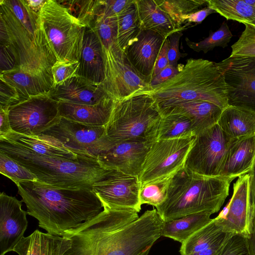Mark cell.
Wrapping results in <instances>:
<instances>
[{
  "label": "cell",
  "instance_id": "cell-22",
  "mask_svg": "<svg viewBox=\"0 0 255 255\" xmlns=\"http://www.w3.org/2000/svg\"><path fill=\"white\" fill-rule=\"evenodd\" d=\"M0 141L42 156L70 160L84 156L72 151L59 140L48 135H26L12 131L0 137Z\"/></svg>",
  "mask_w": 255,
  "mask_h": 255
},
{
  "label": "cell",
  "instance_id": "cell-42",
  "mask_svg": "<svg viewBox=\"0 0 255 255\" xmlns=\"http://www.w3.org/2000/svg\"><path fill=\"white\" fill-rule=\"evenodd\" d=\"M79 64V62L57 61L51 69L54 86L59 85L68 79L77 76Z\"/></svg>",
  "mask_w": 255,
  "mask_h": 255
},
{
  "label": "cell",
  "instance_id": "cell-5",
  "mask_svg": "<svg viewBox=\"0 0 255 255\" xmlns=\"http://www.w3.org/2000/svg\"><path fill=\"white\" fill-rule=\"evenodd\" d=\"M0 151L22 165L37 181L63 189H90L109 170L96 157L83 156L76 160L37 155L0 141Z\"/></svg>",
  "mask_w": 255,
  "mask_h": 255
},
{
  "label": "cell",
  "instance_id": "cell-19",
  "mask_svg": "<svg viewBox=\"0 0 255 255\" xmlns=\"http://www.w3.org/2000/svg\"><path fill=\"white\" fill-rule=\"evenodd\" d=\"M166 38L155 31L142 30L126 51L131 65L150 81L156 59Z\"/></svg>",
  "mask_w": 255,
  "mask_h": 255
},
{
  "label": "cell",
  "instance_id": "cell-44",
  "mask_svg": "<svg viewBox=\"0 0 255 255\" xmlns=\"http://www.w3.org/2000/svg\"><path fill=\"white\" fill-rule=\"evenodd\" d=\"M0 108L8 110L22 102L16 88L0 78Z\"/></svg>",
  "mask_w": 255,
  "mask_h": 255
},
{
  "label": "cell",
  "instance_id": "cell-32",
  "mask_svg": "<svg viewBox=\"0 0 255 255\" xmlns=\"http://www.w3.org/2000/svg\"><path fill=\"white\" fill-rule=\"evenodd\" d=\"M135 0L117 16V32L119 44L126 53L137 37L140 31Z\"/></svg>",
  "mask_w": 255,
  "mask_h": 255
},
{
  "label": "cell",
  "instance_id": "cell-4",
  "mask_svg": "<svg viewBox=\"0 0 255 255\" xmlns=\"http://www.w3.org/2000/svg\"><path fill=\"white\" fill-rule=\"evenodd\" d=\"M149 94L158 109L184 102L202 100L223 110L228 106L224 77L216 63L202 58L187 59L179 73Z\"/></svg>",
  "mask_w": 255,
  "mask_h": 255
},
{
  "label": "cell",
  "instance_id": "cell-17",
  "mask_svg": "<svg viewBox=\"0 0 255 255\" xmlns=\"http://www.w3.org/2000/svg\"><path fill=\"white\" fill-rule=\"evenodd\" d=\"M251 213L248 173L239 177L234 183L233 195L227 211L215 219L223 232L243 235L247 238Z\"/></svg>",
  "mask_w": 255,
  "mask_h": 255
},
{
  "label": "cell",
  "instance_id": "cell-9",
  "mask_svg": "<svg viewBox=\"0 0 255 255\" xmlns=\"http://www.w3.org/2000/svg\"><path fill=\"white\" fill-rule=\"evenodd\" d=\"M194 139V137L153 142L138 177L140 184L171 177L185 167Z\"/></svg>",
  "mask_w": 255,
  "mask_h": 255
},
{
  "label": "cell",
  "instance_id": "cell-24",
  "mask_svg": "<svg viewBox=\"0 0 255 255\" xmlns=\"http://www.w3.org/2000/svg\"><path fill=\"white\" fill-rule=\"evenodd\" d=\"M115 102L116 100L110 97L93 105L59 102V112L61 117L83 125L106 127Z\"/></svg>",
  "mask_w": 255,
  "mask_h": 255
},
{
  "label": "cell",
  "instance_id": "cell-46",
  "mask_svg": "<svg viewBox=\"0 0 255 255\" xmlns=\"http://www.w3.org/2000/svg\"><path fill=\"white\" fill-rule=\"evenodd\" d=\"M248 253L246 237L235 234L229 240L221 255H246Z\"/></svg>",
  "mask_w": 255,
  "mask_h": 255
},
{
  "label": "cell",
  "instance_id": "cell-26",
  "mask_svg": "<svg viewBox=\"0 0 255 255\" xmlns=\"http://www.w3.org/2000/svg\"><path fill=\"white\" fill-rule=\"evenodd\" d=\"M71 245L70 240L66 237L36 230L28 237H23L13 252L18 255H63Z\"/></svg>",
  "mask_w": 255,
  "mask_h": 255
},
{
  "label": "cell",
  "instance_id": "cell-35",
  "mask_svg": "<svg viewBox=\"0 0 255 255\" xmlns=\"http://www.w3.org/2000/svg\"><path fill=\"white\" fill-rule=\"evenodd\" d=\"M158 6L169 16L176 29L183 31L182 17L207 6V0H155Z\"/></svg>",
  "mask_w": 255,
  "mask_h": 255
},
{
  "label": "cell",
  "instance_id": "cell-38",
  "mask_svg": "<svg viewBox=\"0 0 255 255\" xmlns=\"http://www.w3.org/2000/svg\"><path fill=\"white\" fill-rule=\"evenodd\" d=\"M171 177L140 184L139 197L141 205L146 204L156 208L162 204L166 197Z\"/></svg>",
  "mask_w": 255,
  "mask_h": 255
},
{
  "label": "cell",
  "instance_id": "cell-14",
  "mask_svg": "<svg viewBox=\"0 0 255 255\" xmlns=\"http://www.w3.org/2000/svg\"><path fill=\"white\" fill-rule=\"evenodd\" d=\"M42 134L56 138L80 155L96 158L107 137L105 126H87L62 117Z\"/></svg>",
  "mask_w": 255,
  "mask_h": 255
},
{
  "label": "cell",
  "instance_id": "cell-57",
  "mask_svg": "<svg viewBox=\"0 0 255 255\" xmlns=\"http://www.w3.org/2000/svg\"><path fill=\"white\" fill-rule=\"evenodd\" d=\"M250 23V24H251L252 25H255V19L254 20H253L252 22H251L250 23Z\"/></svg>",
  "mask_w": 255,
  "mask_h": 255
},
{
  "label": "cell",
  "instance_id": "cell-1",
  "mask_svg": "<svg viewBox=\"0 0 255 255\" xmlns=\"http://www.w3.org/2000/svg\"><path fill=\"white\" fill-rule=\"evenodd\" d=\"M132 209H103L62 236L71 247L63 255H147L161 237L164 221L155 208L140 216Z\"/></svg>",
  "mask_w": 255,
  "mask_h": 255
},
{
  "label": "cell",
  "instance_id": "cell-52",
  "mask_svg": "<svg viewBox=\"0 0 255 255\" xmlns=\"http://www.w3.org/2000/svg\"><path fill=\"white\" fill-rule=\"evenodd\" d=\"M246 239L249 255H255V204L252 208L249 234Z\"/></svg>",
  "mask_w": 255,
  "mask_h": 255
},
{
  "label": "cell",
  "instance_id": "cell-30",
  "mask_svg": "<svg viewBox=\"0 0 255 255\" xmlns=\"http://www.w3.org/2000/svg\"><path fill=\"white\" fill-rule=\"evenodd\" d=\"M211 215L209 213H197L164 222L161 236L182 244L209 223L212 220Z\"/></svg>",
  "mask_w": 255,
  "mask_h": 255
},
{
  "label": "cell",
  "instance_id": "cell-34",
  "mask_svg": "<svg viewBox=\"0 0 255 255\" xmlns=\"http://www.w3.org/2000/svg\"><path fill=\"white\" fill-rule=\"evenodd\" d=\"M223 231L216 221L212 220L181 244V255H191L205 250L221 236Z\"/></svg>",
  "mask_w": 255,
  "mask_h": 255
},
{
  "label": "cell",
  "instance_id": "cell-15",
  "mask_svg": "<svg viewBox=\"0 0 255 255\" xmlns=\"http://www.w3.org/2000/svg\"><path fill=\"white\" fill-rule=\"evenodd\" d=\"M151 144L149 142L112 140L109 146L98 153L97 158L106 169L116 170L138 177Z\"/></svg>",
  "mask_w": 255,
  "mask_h": 255
},
{
  "label": "cell",
  "instance_id": "cell-12",
  "mask_svg": "<svg viewBox=\"0 0 255 255\" xmlns=\"http://www.w3.org/2000/svg\"><path fill=\"white\" fill-rule=\"evenodd\" d=\"M216 65L224 77L228 105L255 113V57H229Z\"/></svg>",
  "mask_w": 255,
  "mask_h": 255
},
{
  "label": "cell",
  "instance_id": "cell-54",
  "mask_svg": "<svg viewBox=\"0 0 255 255\" xmlns=\"http://www.w3.org/2000/svg\"><path fill=\"white\" fill-rule=\"evenodd\" d=\"M250 175V202L251 210L255 204V161Z\"/></svg>",
  "mask_w": 255,
  "mask_h": 255
},
{
  "label": "cell",
  "instance_id": "cell-8",
  "mask_svg": "<svg viewBox=\"0 0 255 255\" xmlns=\"http://www.w3.org/2000/svg\"><path fill=\"white\" fill-rule=\"evenodd\" d=\"M39 16L57 61L79 62L87 26L56 0H47Z\"/></svg>",
  "mask_w": 255,
  "mask_h": 255
},
{
  "label": "cell",
  "instance_id": "cell-29",
  "mask_svg": "<svg viewBox=\"0 0 255 255\" xmlns=\"http://www.w3.org/2000/svg\"><path fill=\"white\" fill-rule=\"evenodd\" d=\"M0 78L16 88L22 101L31 97L49 93L54 86L51 79L32 75L20 69L1 73Z\"/></svg>",
  "mask_w": 255,
  "mask_h": 255
},
{
  "label": "cell",
  "instance_id": "cell-45",
  "mask_svg": "<svg viewBox=\"0 0 255 255\" xmlns=\"http://www.w3.org/2000/svg\"><path fill=\"white\" fill-rule=\"evenodd\" d=\"M0 74L18 69L15 53L8 44H0Z\"/></svg>",
  "mask_w": 255,
  "mask_h": 255
},
{
  "label": "cell",
  "instance_id": "cell-47",
  "mask_svg": "<svg viewBox=\"0 0 255 255\" xmlns=\"http://www.w3.org/2000/svg\"><path fill=\"white\" fill-rule=\"evenodd\" d=\"M182 35V31H176L168 37L169 47L167 56L168 64L170 65L177 66V62L180 58L187 55V53H182L179 51V41Z\"/></svg>",
  "mask_w": 255,
  "mask_h": 255
},
{
  "label": "cell",
  "instance_id": "cell-20",
  "mask_svg": "<svg viewBox=\"0 0 255 255\" xmlns=\"http://www.w3.org/2000/svg\"><path fill=\"white\" fill-rule=\"evenodd\" d=\"M49 95L59 102L91 105L111 97L102 85L92 83L78 76L54 86Z\"/></svg>",
  "mask_w": 255,
  "mask_h": 255
},
{
  "label": "cell",
  "instance_id": "cell-28",
  "mask_svg": "<svg viewBox=\"0 0 255 255\" xmlns=\"http://www.w3.org/2000/svg\"><path fill=\"white\" fill-rule=\"evenodd\" d=\"M140 30L158 33L164 38L177 30L169 16L155 0H135Z\"/></svg>",
  "mask_w": 255,
  "mask_h": 255
},
{
  "label": "cell",
  "instance_id": "cell-16",
  "mask_svg": "<svg viewBox=\"0 0 255 255\" xmlns=\"http://www.w3.org/2000/svg\"><path fill=\"white\" fill-rule=\"evenodd\" d=\"M89 27L97 33L102 44L106 68L105 88L125 70L128 62L118 40L117 16L106 17L98 13Z\"/></svg>",
  "mask_w": 255,
  "mask_h": 255
},
{
  "label": "cell",
  "instance_id": "cell-33",
  "mask_svg": "<svg viewBox=\"0 0 255 255\" xmlns=\"http://www.w3.org/2000/svg\"><path fill=\"white\" fill-rule=\"evenodd\" d=\"M207 6L226 18L239 22L250 23L255 19V7L245 0H207Z\"/></svg>",
  "mask_w": 255,
  "mask_h": 255
},
{
  "label": "cell",
  "instance_id": "cell-11",
  "mask_svg": "<svg viewBox=\"0 0 255 255\" xmlns=\"http://www.w3.org/2000/svg\"><path fill=\"white\" fill-rule=\"evenodd\" d=\"M232 139L218 124L195 136L185 167L203 175L220 176Z\"/></svg>",
  "mask_w": 255,
  "mask_h": 255
},
{
  "label": "cell",
  "instance_id": "cell-53",
  "mask_svg": "<svg viewBox=\"0 0 255 255\" xmlns=\"http://www.w3.org/2000/svg\"><path fill=\"white\" fill-rule=\"evenodd\" d=\"M12 131L8 117V110L0 108V137Z\"/></svg>",
  "mask_w": 255,
  "mask_h": 255
},
{
  "label": "cell",
  "instance_id": "cell-21",
  "mask_svg": "<svg viewBox=\"0 0 255 255\" xmlns=\"http://www.w3.org/2000/svg\"><path fill=\"white\" fill-rule=\"evenodd\" d=\"M77 76L96 85H102L106 80V68L103 48L96 31L86 27Z\"/></svg>",
  "mask_w": 255,
  "mask_h": 255
},
{
  "label": "cell",
  "instance_id": "cell-50",
  "mask_svg": "<svg viewBox=\"0 0 255 255\" xmlns=\"http://www.w3.org/2000/svg\"><path fill=\"white\" fill-rule=\"evenodd\" d=\"M183 66V64H178L175 67L168 64L151 80L150 86L153 87L159 85L174 77L179 73Z\"/></svg>",
  "mask_w": 255,
  "mask_h": 255
},
{
  "label": "cell",
  "instance_id": "cell-13",
  "mask_svg": "<svg viewBox=\"0 0 255 255\" xmlns=\"http://www.w3.org/2000/svg\"><path fill=\"white\" fill-rule=\"evenodd\" d=\"M140 183L137 176L116 170H109L94 183L92 190L101 202L103 209H132L139 212Z\"/></svg>",
  "mask_w": 255,
  "mask_h": 255
},
{
  "label": "cell",
  "instance_id": "cell-2",
  "mask_svg": "<svg viewBox=\"0 0 255 255\" xmlns=\"http://www.w3.org/2000/svg\"><path fill=\"white\" fill-rule=\"evenodd\" d=\"M16 185L27 214L51 235L62 236L103 210L92 189L57 188L38 181L19 182Z\"/></svg>",
  "mask_w": 255,
  "mask_h": 255
},
{
  "label": "cell",
  "instance_id": "cell-23",
  "mask_svg": "<svg viewBox=\"0 0 255 255\" xmlns=\"http://www.w3.org/2000/svg\"><path fill=\"white\" fill-rule=\"evenodd\" d=\"M161 116L176 114L192 121L195 136L217 124L223 110L211 102L196 100L158 109Z\"/></svg>",
  "mask_w": 255,
  "mask_h": 255
},
{
  "label": "cell",
  "instance_id": "cell-10",
  "mask_svg": "<svg viewBox=\"0 0 255 255\" xmlns=\"http://www.w3.org/2000/svg\"><path fill=\"white\" fill-rule=\"evenodd\" d=\"M59 102L49 93L33 96L10 107L8 117L13 131L39 136L56 124L61 117Z\"/></svg>",
  "mask_w": 255,
  "mask_h": 255
},
{
  "label": "cell",
  "instance_id": "cell-18",
  "mask_svg": "<svg viewBox=\"0 0 255 255\" xmlns=\"http://www.w3.org/2000/svg\"><path fill=\"white\" fill-rule=\"evenodd\" d=\"M22 201L1 192L0 194V255L13 251L27 228V211Z\"/></svg>",
  "mask_w": 255,
  "mask_h": 255
},
{
  "label": "cell",
  "instance_id": "cell-6",
  "mask_svg": "<svg viewBox=\"0 0 255 255\" xmlns=\"http://www.w3.org/2000/svg\"><path fill=\"white\" fill-rule=\"evenodd\" d=\"M160 113L149 94L116 100L106 126L108 137L115 142L156 140Z\"/></svg>",
  "mask_w": 255,
  "mask_h": 255
},
{
  "label": "cell",
  "instance_id": "cell-37",
  "mask_svg": "<svg viewBox=\"0 0 255 255\" xmlns=\"http://www.w3.org/2000/svg\"><path fill=\"white\" fill-rule=\"evenodd\" d=\"M233 36L227 23L224 21L218 30L210 31L209 36L203 40L195 42L186 37L185 41L187 46L194 51L207 53L216 47L225 48Z\"/></svg>",
  "mask_w": 255,
  "mask_h": 255
},
{
  "label": "cell",
  "instance_id": "cell-25",
  "mask_svg": "<svg viewBox=\"0 0 255 255\" xmlns=\"http://www.w3.org/2000/svg\"><path fill=\"white\" fill-rule=\"evenodd\" d=\"M255 161V135L233 138L220 176L234 180L248 174Z\"/></svg>",
  "mask_w": 255,
  "mask_h": 255
},
{
  "label": "cell",
  "instance_id": "cell-41",
  "mask_svg": "<svg viewBox=\"0 0 255 255\" xmlns=\"http://www.w3.org/2000/svg\"><path fill=\"white\" fill-rule=\"evenodd\" d=\"M243 24L245 29L239 39L232 45L230 57H255V25Z\"/></svg>",
  "mask_w": 255,
  "mask_h": 255
},
{
  "label": "cell",
  "instance_id": "cell-36",
  "mask_svg": "<svg viewBox=\"0 0 255 255\" xmlns=\"http://www.w3.org/2000/svg\"><path fill=\"white\" fill-rule=\"evenodd\" d=\"M13 13L22 25L32 35L46 38L42 29L39 14L28 6L26 0H1Z\"/></svg>",
  "mask_w": 255,
  "mask_h": 255
},
{
  "label": "cell",
  "instance_id": "cell-55",
  "mask_svg": "<svg viewBox=\"0 0 255 255\" xmlns=\"http://www.w3.org/2000/svg\"><path fill=\"white\" fill-rule=\"evenodd\" d=\"M46 0H26V2L32 10L39 14Z\"/></svg>",
  "mask_w": 255,
  "mask_h": 255
},
{
  "label": "cell",
  "instance_id": "cell-27",
  "mask_svg": "<svg viewBox=\"0 0 255 255\" xmlns=\"http://www.w3.org/2000/svg\"><path fill=\"white\" fill-rule=\"evenodd\" d=\"M232 138L255 135V113L241 107L228 105L224 109L217 123Z\"/></svg>",
  "mask_w": 255,
  "mask_h": 255
},
{
  "label": "cell",
  "instance_id": "cell-56",
  "mask_svg": "<svg viewBox=\"0 0 255 255\" xmlns=\"http://www.w3.org/2000/svg\"><path fill=\"white\" fill-rule=\"evenodd\" d=\"M245 1L248 4L255 7V0H245Z\"/></svg>",
  "mask_w": 255,
  "mask_h": 255
},
{
  "label": "cell",
  "instance_id": "cell-49",
  "mask_svg": "<svg viewBox=\"0 0 255 255\" xmlns=\"http://www.w3.org/2000/svg\"><path fill=\"white\" fill-rule=\"evenodd\" d=\"M216 11L208 6L205 7L194 13L182 17L183 29L190 27L192 24H200L208 15Z\"/></svg>",
  "mask_w": 255,
  "mask_h": 255
},
{
  "label": "cell",
  "instance_id": "cell-51",
  "mask_svg": "<svg viewBox=\"0 0 255 255\" xmlns=\"http://www.w3.org/2000/svg\"><path fill=\"white\" fill-rule=\"evenodd\" d=\"M168 47L169 39L168 37H167L156 59L151 80L168 65L167 56Z\"/></svg>",
  "mask_w": 255,
  "mask_h": 255
},
{
  "label": "cell",
  "instance_id": "cell-3",
  "mask_svg": "<svg viewBox=\"0 0 255 255\" xmlns=\"http://www.w3.org/2000/svg\"><path fill=\"white\" fill-rule=\"evenodd\" d=\"M233 180L203 175L184 167L171 177L166 197L155 209L164 222L197 213L212 215L223 205Z\"/></svg>",
  "mask_w": 255,
  "mask_h": 255
},
{
  "label": "cell",
  "instance_id": "cell-7",
  "mask_svg": "<svg viewBox=\"0 0 255 255\" xmlns=\"http://www.w3.org/2000/svg\"><path fill=\"white\" fill-rule=\"evenodd\" d=\"M0 17L5 23L0 28V44L12 46L16 55L18 69L53 80L51 69L57 59L46 38L31 35L1 0Z\"/></svg>",
  "mask_w": 255,
  "mask_h": 255
},
{
  "label": "cell",
  "instance_id": "cell-31",
  "mask_svg": "<svg viewBox=\"0 0 255 255\" xmlns=\"http://www.w3.org/2000/svg\"><path fill=\"white\" fill-rule=\"evenodd\" d=\"M195 136L192 121L187 117L176 114L161 116L156 140Z\"/></svg>",
  "mask_w": 255,
  "mask_h": 255
},
{
  "label": "cell",
  "instance_id": "cell-39",
  "mask_svg": "<svg viewBox=\"0 0 255 255\" xmlns=\"http://www.w3.org/2000/svg\"><path fill=\"white\" fill-rule=\"evenodd\" d=\"M75 17L89 27L96 14L98 0H56Z\"/></svg>",
  "mask_w": 255,
  "mask_h": 255
},
{
  "label": "cell",
  "instance_id": "cell-58",
  "mask_svg": "<svg viewBox=\"0 0 255 255\" xmlns=\"http://www.w3.org/2000/svg\"><path fill=\"white\" fill-rule=\"evenodd\" d=\"M246 255H249V253H248L247 254H246Z\"/></svg>",
  "mask_w": 255,
  "mask_h": 255
},
{
  "label": "cell",
  "instance_id": "cell-48",
  "mask_svg": "<svg viewBox=\"0 0 255 255\" xmlns=\"http://www.w3.org/2000/svg\"><path fill=\"white\" fill-rule=\"evenodd\" d=\"M235 234L223 232L219 238L204 251L191 255H221L225 246Z\"/></svg>",
  "mask_w": 255,
  "mask_h": 255
},
{
  "label": "cell",
  "instance_id": "cell-43",
  "mask_svg": "<svg viewBox=\"0 0 255 255\" xmlns=\"http://www.w3.org/2000/svg\"><path fill=\"white\" fill-rule=\"evenodd\" d=\"M133 0H98L96 14L100 13L106 17H117Z\"/></svg>",
  "mask_w": 255,
  "mask_h": 255
},
{
  "label": "cell",
  "instance_id": "cell-40",
  "mask_svg": "<svg viewBox=\"0 0 255 255\" xmlns=\"http://www.w3.org/2000/svg\"><path fill=\"white\" fill-rule=\"evenodd\" d=\"M0 173L16 185L22 182L37 181L36 176L29 170L0 151Z\"/></svg>",
  "mask_w": 255,
  "mask_h": 255
}]
</instances>
